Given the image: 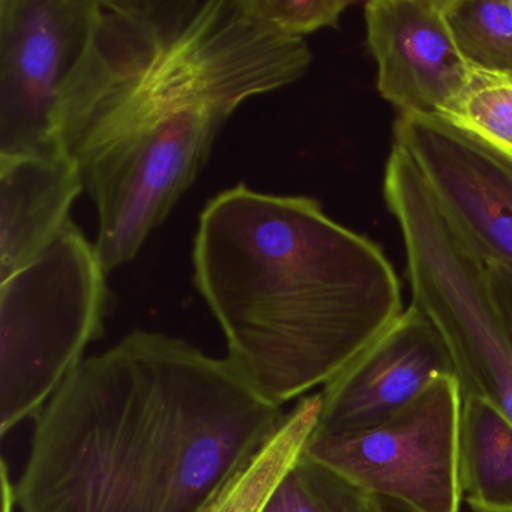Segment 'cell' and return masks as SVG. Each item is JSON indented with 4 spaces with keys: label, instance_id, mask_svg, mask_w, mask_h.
I'll return each instance as SVG.
<instances>
[{
    "label": "cell",
    "instance_id": "obj_15",
    "mask_svg": "<svg viewBox=\"0 0 512 512\" xmlns=\"http://www.w3.org/2000/svg\"><path fill=\"white\" fill-rule=\"evenodd\" d=\"M263 512H382L379 497L302 454Z\"/></svg>",
    "mask_w": 512,
    "mask_h": 512
},
{
    "label": "cell",
    "instance_id": "obj_17",
    "mask_svg": "<svg viewBox=\"0 0 512 512\" xmlns=\"http://www.w3.org/2000/svg\"><path fill=\"white\" fill-rule=\"evenodd\" d=\"M262 22L290 38L304 40L320 29H337L350 0H242Z\"/></svg>",
    "mask_w": 512,
    "mask_h": 512
},
{
    "label": "cell",
    "instance_id": "obj_6",
    "mask_svg": "<svg viewBox=\"0 0 512 512\" xmlns=\"http://www.w3.org/2000/svg\"><path fill=\"white\" fill-rule=\"evenodd\" d=\"M461 388L442 376L415 400L365 430L314 431L304 454L376 497L419 512H460Z\"/></svg>",
    "mask_w": 512,
    "mask_h": 512
},
{
    "label": "cell",
    "instance_id": "obj_13",
    "mask_svg": "<svg viewBox=\"0 0 512 512\" xmlns=\"http://www.w3.org/2000/svg\"><path fill=\"white\" fill-rule=\"evenodd\" d=\"M320 392L302 397L256 455L227 482L205 512H263L284 476L304 454L319 424Z\"/></svg>",
    "mask_w": 512,
    "mask_h": 512
},
{
    "label": "cell",
    "instance_id": "obj_2",
    "mask_svg": "<svg viewBox=\"0 0 512 512\" xmlns=\"http://www.w3.org/2000/svg\"><path fill=\"white\" fill-rule=\"evenodd\" d=\"M227 358L134 331L40 410L20 512H205L283 424Z\"/></svg>",
    "mask_w": 512,
    "mask_h": 512
},
{
    "label": "cell",
    "instance_id": "obj_5",
    "mask_svg": "<svg viewBox=\"0 0 512 512\" xmlns=\"http://www.w3.org/2000/svg\"><path fill=\"white\" fill-rule=\"evenodd\" d=\"M107 269L73 223L0 283V434L35 418L104 334Z\"/></svg>",
    "mask_w": 512,
    "mask_h": 512
},
{
    "label": "cell",
    "instance_id": "obj_20",
    "mask_svg": "<svg viewBox=\"0 0 512 512\" xmlns=\"http://www.w3.org/2000/svg\"><path fill=\"white\" fill-rule=\"evenodd\" d=\"M503 317H505L506 323H508L509 335H511V341H512V320H509L508 317L505 316V314H503Z\"/></svg>",
    "mask_w": 512,
    "mask_h": 512
},
{
    "label": "cell",
    "instance_id": "obj_12",
    "mask_svg": "<svg viewBox=\"0 0 512 512\" xmlns=\"http://www.w3.org/2000/svg\"><path fill=\"white\" fill-rule=\"evenodd\" d=\"M458 481L473 512H512V421L469 392H461Z\"/></svg>",
    "mask_w": 512,
    "mask_h": 512
},
{
    "label": "cell",
    "instance_id": "obj_1",
    "mask_svg": "<svg viewBox=\"0 0 512 512\" xmlns=\"http://www.w3.org/2000/svg\"><path fill=\"white\" fill-rule=\"evenodd\" d=\"M305 40L242 0H101L53 127L98 212L107 272L136 259L251 98L307 74Z\"/></svg>",
    "mask_w": 512,
    "mask_h": 512
},
{
    "label": "cell",
    "instance_id": "obj_7",
    "mask_svg": "<svg viewBox=\"0 0 512 512\" xmlns=\"http://www.w3.org/2000/svg\"><path fill=\"white\" fill-rule=\"evenodd\" d=\"M101 0H0V157L62 152L56 109Z\"/></svg>",
    "mask_w": 512,
    "mask_h": 512
},
{
    "label": "cell",
    "instance_id": "obj_19",
    "mask_svg": "<svg viewBox=\"0 0 512 512\" xmlns=\"http://www.w3.org/2000/svg\"><path fill=\"white\" fill-rule=\"evenodd\" d=\"M380 506H382V512H419L416 511L412 506L406 505V503L398 502L394 499H386V497H379Z\"/></svg>",
    "mask_w": 512,
    "mask_h": 512
},
{
    "label": "cell",
    "instance_id": "obj_8",
    "mask_svg": "<svg viewBox=\"0 0 512 512\" xmlns=\"http://www.w3.org/2000/svg\"><path fill=\"white\" fill-rule=\"evenodd\" d=\"M394 146L469 250L485 265L512 268V158L436 116H398Z\"/></svg>",
    "mask_w": 512,
    "mask_h": 512
},
{
    "label": "cell",
    "instance_id": "obj_9",
    "mask_svg": "<svg viewBox=\"0 0 512 512\" xmlns=\"http://www.w3.org/2000/svg\"><path fill=\"white\" fill-rule=\"evenodd\" d=\"M377 91L401 115L440 116L469 85L443 0H371L364 7Z\"/></svg>",
    "mask_w": 512,
    "mask_h": 512
},
{
    "label": "cell",
    "instance_id": "obj_4",
    "mask_svg": "<svg viewBox=\"0 0 512 512\" xmlns=\"http://www.w3.org/2000/svg\"><path fill=\"white\" fill-rule=\"evenodd\" d=\"M383 197L400 227L412 302L442 335L461 392L512 421V341L487 280V265L449 226L409 157L392 146Z\"/></svg>",
    "mask_w": 512,
    "mask_h": 512
},
{
    "label": "cell",
    "instance_id": "obj_14",
    "mask_svg": "<svg viewBox=\"0 0 512 512\" xmlns=\"http://www.w3.org/2000/svg\"><path fill=\"white\" fill-rule=\"evenodd\" d=\"M446 20L473 70L512 76L511 0H443Z\"/></svg>",
    "mask_w": 512,
    "mask_h": 512
},
{
    "label": "cell",
    "instance_id": "obj_16",
    "mask_svg": "<svg viewBox=\"0 0 512 512\" xmlns=\"http://www.w3.org/2000/svg\"><path fill=\"white\" fill-rule=\"evenodd\" d=\"M437 118L512 158V76L473 70L469 85Z\"/></svg>",
    "mask_w": 512,
    "mask_h": 512
},
{
    "label": "cell",
    "instance_id": "obj_3",
    "mask_svg": "<svg viewBox=\"0 0 512 512\" xmlns=\"http://www.w3.org/2000/svg\"><path fill=\"white\" fill-rule=\"evenodd\" d=\"M193 263L227 358L281 407L328 385L406 310L383 248L313 197L223 191L200 214Z\"/></svg>",
    "mask_w": 512,
    "mask_h": 512
},
{
    "label": "cell",
    "instance_id": "obj_18",
    "mask_svg": "<svg viewBox=\"0 0 512 512\" xmlns=\"http://www.w3.org/2000/svg\"><path fill=\"white\" fill-rule=\"evenodd\" d=\"M487 280L500 311L512 320V268L487 265Z\"/></svg>",
    "mask_w": 512,
    "mask_h": 512
},
{
    "label": "cell",
    "instance_id": "obj_11",
    "mask_svg": "<svg viewBox=\"0 0 512 512\" xmlns=\"http://www.w3.org/2000/svg\"><path fill=\"white\" fill-rule=\"evenodd\" d=\"M83 191L79 167L64 152L0 157V283L52 247Z\"/></svg>",
    "mask_w": 512,
    "mask_h": 512
},
{
    "label": "cell",
    "instance_id": "obj_21",
    "mask_svg": "<svg viewBox=\"0 0 512 512\" xmlns=\"http://www.w3.org/2000/svg\"><path fill=\"white\" fill-rule=\"evenodd\" d=\"M511 7H512V0H511Z\"/></svg>",
    "mask_w": 512,
    "mask_h": 512
},
{
    "label": "cell",
    "instance_id": "obj_10",
    "mask_svg": "<svg viewBox=\"0 0 512 512\" xmlns=\"http://www.w3.org/2000/svg\"><path fill=\"white\" fill-rule=\"evenodd\" d=\"M455 365L436 326L410 304L346 370L320 391L317 433L365 430L415 400Z\"/></svg>",
    "mask_w": 512,
    "mask_h": 512
}]
</instances>
